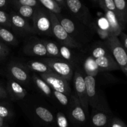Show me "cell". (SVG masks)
Here are the masks:
<instances>
[{"label":"cell","instance_id":"cell-11","mask_svg":"<svg viewBox=\"0 0 127 127\" xmlns=\"http://www.w3.org/2000/svg\"><path fill=\"white\" fill-rule=\"evenodd\" d=\"M69 116L78 124H84L86 121V114L76 95H71L69 101Z\"/></svg>","mask_w":127,"mask_h":127},{"label":"cell","instance_id":"cell-18","mask_svg":"<svg viewBox=\"0 0 127 127\" xmlns=\"http://www.w3.org/2000/svg\"><path fill=\"white\" fill-rule=\"evenodd\" d=\"M83 71L84 74L90 76L95 77L100 71L95 59L91 56L87 57L83 62Z\"/></svg>","mask_w":127,"mask_h":127},{"label":"cell","instance_id":"cell-30","mask_svg":"<svg viewBox=\"0 0 127 127\" xmlns=\"http://www.w3.org/2000/svg\"><path fill=\"white\" fill-rule=\"evenodd\" d=\"M52 93H53L55 97L57 99V100L62 105H64V106L69 105V101H70V97L68 95H66L64 93H60V92L57 91L55 90H53Z\"/></svg>","mask_w":127,"mask_h":127},{"label":"cell","instance_id":"cell-7","mask_svg":"<svg viewBox=\"0 0 127 127\" xmlns=\"http://www.w3.org/2000/svg\"><path fill=\"white\" fill-rule=\"evenodd\" d=\"M66 8L83 24L89 26L92 22L89 10L80 0H65Z\"/></svg>","mask_w":127,"mask_h":127},{"label":"cell","instance_id":"cell-33","mask_svg":"<svg viewBox=\"0 0 127 127\" xmlns=\"http://www.w3.org/2000/svg\"><path fill=\"white\" fill-rule=\"evenodd\" d=\"M9 54V49L7 45L0 40V63L4 62Z\"/></svg>","mask_w":127,"mask_h":127},{"label":"cell","instance_id":"cell-29","mask_svg":"<svg viewBox=\"0 0 127 127\" xmlns=\"http://www.w3.org/2000/svg\"><path fill=\"white\" fill-rule=\"evenodd\" d=\"M10 3L12 5L27 6L33 7H38L41 6L38 0H11Z\"/></svg>","mask_w":127,"mask_h":127},{"label":"cell","instance_id":"cell-4","mask_svg":"<svg viewBox=\"0 0 127 127\" xmlns=\"http://www.w3.org/2000/svg\"><path fill=\"white\" fill-rule=\"evenodd\" d=\"M42 62L47 64L54 73L61 76L68 81H70L74 75V64L62 58L48 57L41 59Z\"/></svg>","mask_w":127,"mask_h":127},{"label":"cell","instance_id":"cell-44","mask_svg":"<svg viewBox=\"0 0 127 127\" xmlns=\"http://www.w3.org/2000/svg\"></svg>","mask_w":127,"mask_h":127},{"label":"cell","instance_id":"cell-23","mask_svg":"<svg viewBox=\"0 0 127 127\" xmlns=\"http://www.w3.org/2000/svg\"><path fill=\"white\" fill-rule=\"evenodd\" d=\"M41 40L45 46L48 57L61 58L58 43L55 42H52V41L42 39Z\"/></svg>","mask_w":127,"mask_h":127},{"label":"cell","instance_id":"cell-15","mask_svg":"<svg viewBox=\"0 0 127 127\" xmlns=\"http://www.w3.org/2000/svg\"><path fill=\"white\" fill-rule=\"evenodd\" d=\"M100 71H110L120 69L112 53L95 59Z\"/></svg>","mask_w":127,"mask_h":127},{"label":"cell","instance_id":"cell-6","mask_svg":"<svg viewBox=\"0 0 127 127\" xmlns=\"http://www.w3.org/2000/svg\"><path fill=\"white\" fill-rule=\"evenodd\" d=\"M115 62L127 78V54L122 46L119 37L111 35L105 41Z\"/></svg>","mask_w":127,"mask_h":127},{"label":"cell","instance_id":"cell-2","mask_svg":"<svg viewBox=\"0 0 127 127\" xmlns=\"http://www.w3.org/2000/svg\"><path fill=\"white\" fill-rule=\"evenodd\" d=\"M34 33L43 35H53L52 22L49 11L43 6L37 7L32 17Z\"/></svg>","mask_w":127,"mask_h":127},{"label":"cell","instance_id":"cell-36","mask_svg":"<svg viewBox=\"0 0 127 127\" xmlns=\"http://www.w3.org/2000/svg\"><path fill=\"white\" fill-rule=\"evenodd\" d=\"M110 127H127V126L120 119L114 118L110 121Z\"/></svg>","mask_w":127,"mask_h":127},{"label":"cell","instance_id":"cell-40","mask_svg":"<svg viewBox=\"0 0 127 127\" xmlns=\"http://www.w3.org/2000/svg\"><path fill=\"white\" fill-rule=\"evenodd\" d=\"M7 96L8 95L6 89L1 84H0V99H5L7 98Z\"/></svg>","mask_w":127,"mask_h":127},{"label":"cell","instance_id":"cell-35","mask_svg":"<svg viewBox=\"0 0 127 127\" xmlns=\"http://www.w3.org/2000/svg\"><path fill=\"white\" fill-rule=\"evenodd\" d=\"M57 124L59 127H68L66 118L62 113H58L57 114Z\"/></svg>","mask_w":127,"mask_h":127},{"label":"cell","instance_id":"cell-39","mask_svg":"<svg viewBox=\"0 0 127 127\" xmlns=\"http://www.w3.org/2000/svg\"><path fill=\"white\" fill-rule=\"evenodd\" d=\"M10 1L9 0H0V10L4 11L8 7Z\"/></svg>","mask_w":127,"mask_h":127},{"label":"cell","instance_id":"cell-9","mask_svg":"<svg viewBox=\"0 0 127 127\" xmlns=\"http://www.w3.org/2000/svg\"><path fill=\"white\" fill-rule=\"evenodd\" d=\"M39 76L47 82L52 89L64 93L68 96L71 95V88L69 83L64 78L54 72L39 74Z\"/></svg>","mask_w":127,"mask_h":127},{"label":"cell","instance_id":"cell-24","mask_svg":"<svg viewBox=\"0 0 127 127\" xmlns=\"http://www.w3.org/2000/svg\"><path fill=\"white\" fill-rule=\"evenodd\" d=\"M15 12H17L18 14L22 16L26 19H32L35 11L37 7H31L27 6H21V5H12Z\"/></svg>","mask_w":127,"mask_h":127},{"label":"cell","instance_id":"cell-32","mask_svg":"<svg viewBox=\"0 0 127 127\" xmlns=\"http://www.w3.org/2000/svg\"><path fill=\"white\" fill-rule=\"evenodd\" d=\"M98 3L102 9H107L112 11L117 16V12L114 5V0H98Z\"/></svg>","mask_w":127,"mask_h":127},{"label":"cell","instance_id":"cell-27","mask_svg":"<svg viewBox=\"0 0 127 127\" xmlns=\"http://www.w3.org/2000/svg\"><path fill=\"white\" fill-rule=\"evenodd\" d=\"M41 6L55 14H61L62 8L54 0H38Z\"/></svg>","mask_w":127,"mask_h":127},{"label":"cell","instance_id":"cell-22","mask_svg":"<svg viewBox=\"0 0 127 127\" xmlns=\"http://www.w3.org/2000/svg\"><path fill=\"white\" fill-rule=\"evenodd\" d=\"M111 53L109 47L105 42L104 43H98L93 47L91 52V56L94 59H97L100 57L107 55Z\"/></svg>","mask_w":127,"mask_h":127},{"label":"cell","instance_id":"cell-17","mask_svg":"<svg viewBox=\"0 0 127 127\" xmlns=\"http://www.w3.org/2000/svg\"><path fill=\"white\" fill-rule=\"evenodd\" d=\"M24 64L28 68L29 70L33 71L38 74H45L53 72L47 64L42 61H29Z\"/></svg>","mask_w":127,"mask_h":127},{"label":"cell","instance_id":"cell-16","mask_svg":"<svg viewBox=\"0 0 127 127\" xmlns=\"http://www.w3.org/2000/svg\"><path fill=\"white\" fill-rule=\"evenodd\" d=\"M114 2L117 17L124 30L127 25V0H114Z\"/></svg>","mask_w":127,"mask_h":127},{"label":"cell","instance_id":"cell-28","mask_svg":"<svg viewBox=\"0 0 127 127\" xmlns=\"http://www.w3.org/2000/svg\"><path fill=\"white\" fill-rule=\"evenodd\" d=\"M58 45H59L61 58L69 62V63L74 64L73 63V53H72L71 51L70 48L64 45L61 44V43H58Z\"/></svg>","mask_w":127,"mask_h":127},{"label":"cell","instance_id":"cell-1","mask_svg":"<svg viewBox=\"0 0 127 127\" xmlns=\"http://www.w3.org/2000/svg\"><path fill=\"white\" fill-rule=\"evenodd\" d=\"M84 80L86 86L88 103L94 110L110 114L111 113L107 100L100 89L97 88L95 77L84 74Z\"/></svg>","mask_w":127,"mask_h":127},{"label":"cell","instance_id":"cell-38","mask_svg":"<svg viewBox=\"0 0 127 127\" xmlns=\"http://www.w3.org/2000/svg\"><path fill=\"white\" fill-rule=\"evenodd\" d=\"M11 115L9 110L6 107L0 105V117L2 119L9 118Z\"/></svg>","mask_w":127,"mask_h":127},{"label":"cell","instance_id":"cell-13","mask_svg":"<svg viewBox=\"0 0 127 127\" xmlns=\"http://www.w3.org/2000/svg\"><path fill=\"white\" fill-rule=\"evenodd\" d=\"M6 91L7 95L13 100H21L27 94V91L20 83L12 79L7 80L6 84Z\"/></svg>","mask_w":127,"mask_h":127},{"label":"cell","instance_id":"cell-19","mask_svg":"<svg viewBox=\"0 0 127 127\" xmlns=\"http://www.w3.org/2000/svg\"><path fill=\"white\" fill-rule=\"evenodd\" d=\"M109 118L108 113L94 110L91 115L92 124L95 127H104L107 125Z\"/></svg>","mask_w":127,"mask_h":127},{"label":"cell","instance_id":"cell-12","mask_svg":"<svg viewBox=\"0 0 127 127\" xmlns=\"http://www.w3.org/2000/svg\"><path fill=\"white\" fill-rule=\"evenodd\" d=\"M23 52L31 56H48L45 46L41 40L33 38L28 40L23 47Z\"/></svg>","mask_w":127,"mask_h":127},{"label":"cell","instance_id":"cell-42","mask_svg":"<svg viewBox=\"0 0 127 127\" xmlns=\"http://www.w3.org/2000/svg\"><path fill=\"white\" fill-rule=\"evenodd\" d=\"M2 123H3V119H2L1 117H0V127H2Z\"/></svg>","mask_w":127,"mask_h":127},{"label":"cell","instance_id":"cell-21","mask_svg":"<svg viewBox=\"0 0 127 127\" xmlns=\"http://www.w3.org/2000/svg\"><path fill=\"white\" fill-rule=\"evenodd\" d=\"M31 80L33 81V83L38 89H39L47 97H51L53 94L52 89L45 81L42 78L38 76L37 74H33L31 77Z\"/></svg>","mask_w":127,"mask_h":127},{"label":"cell","instance_id":"cell-14","mask_svg":"<svg viewBox=\"0 0 127 127\" xmlns=\"http://www.w3.org/2000/svg\"><path fill=\"white\" fill-rule=\"evenodd\" d=\"M103 10L105 12V17L107 21L109 32L112 35L119 37L120 33L123 32V29L117 17L112 11H109L107 9Z\"/></svg>","mask_w":127,"mask_h":127},{"label":"cell","instance_id":"cell-43","mask_svg":"<svg viewBox=\"0 0 127 127\" xmlns=\"http://www.w3.org/2000/svg\"><path fill=\"white\" fill-rule=\"evenodd\" d=\"M92 1L95 3H98V0H92Z\"/></svg>","mask_w":127,"mask_h":127},{"label":"cell","instance_id":"cell-37","mask_svg":"<svg viewBox=\"0 0 127 127\" xmlns=\"http://www.w3.org/2000/svg\"><path fill=\"white\" fill-rule=\"evenodd\" d=\"M119 37V41L127 54V34L122 32Z\"/></svg>","mask_w":127,"mask_h":127},{"label":"cell","instance_id":"cell-34","mask_svg":"<svg viewBox=\"0 0 127 127\" xmlns=\"http://www.w3.org/2000/svg\"><path fill=\"white\" fill-rule=\"evenodd\" d=\"M94 28H95V30L97 33L98 35L100 37L101 39L104 40H107L110 38V36L112 35L109 30L102 29L99 27L98 26H94Z\"/></svg>","mask_w":127,"mask_h":127},{"label":"cell","instance_id":"cell-31","mask_svg":"<svg viewBox=\"0 0 127 127\" xmlns=\"http://www.w3.org/2000/svg\"><path fill=\"white\" fill-rule=\"evenodd\" d=\"M0 26L7 29L11 28L9 14L2 10H0Z\"/></svg>","mask_w":127,"mask_h":127},{"label":"cell","instance_id":"cell-26","mask_svg":"<svg viewBox=\"0 0 127 127\" xmlns=\"http://www.w3.org/2000/svg\"><path fill=\"white\" fill-rule=\"evenodd\" d=\"M35 112L37 116L45 122L51 123L53 121L54 117L52 113L43 107L38 106L36 107Z\"/></svg>","mask_w":127,"mask_h":127},{"label":"cell","instance_id":"cell-45","mask_svg":"<svg viewBox=\"0 0 127 127\" xmlns=\"http://www.w3.org/2000/svg\"><path fill=\"white\" fill-rule=\"evenodd\" d=\"M9 1H11V0H9Z\"/></svg>","mask_w":127,"mask_h":127},{"label":"cell","instance_id":"cell-5","mask_svg":"<svg viewBox=\"0 0 127 127\" xmlns=\"http://www.w3.org/2000/svg\"><path fill=\"white\" fill-rule=\"evenodd\" d=\"M73 83L76 95L79 99L86 114L89 112V103L84 71L79 66H76L73 75Z\"/></svg>","mask_w":127,"mask_h":127},{"label":"cell","instance_id":"cell-8","mask_svg":"<svg viewBox=\"0 0 127 127\" xmlns=\"http://www.w3.org/2000/svg\"><path fill=\"white\" fill-rule=\"evenodd\" d=\"M7 72L11 79L18 82L21 85H27L31 80L29 70L24 64L11 62L7 66Z\"/></svg>","mask_w":127,"mask_h":127},{"label":"cell","instance_id":"cell-3","mask_svg":"<svg viewBox=\"0 0 127 127\" xmlns=\"http://www.w3.org/2000/svg\"><path fill=\"white\" fill-rule=\"evenodd\" d=\"M52 22L53 35L56 37L61 44L64 45L70 48H81L82 45L69 35L60 23L57 15L49 12Z\"/></svg>","mask_w":127,"mask_h":127},{"label":"cell","instance_id":"cell-20","mask_svg":"<svg viewBox=\"0 0 127 127\" xmlns=\"http://www.w3.org/2000/svg\"><path fill=\"white\" fill-rule=\"evenodd\" d=\"M0 40L6 45L16 46L19 43L16 35L9 29L0 26Z\"/></svg>","mask_w":127,"mask_h":127},{"label":"cell","instance_id":"cell-10","mask_svg":"<svg viewBox=\"0 0 127 127\" xmlns=\"http://www.w3.org/2000/svg\"><path fill=\"white\" fill-rule=\"evenodd\" d=\"M9 14L11 22V28L13 29L15 32L22 35L34 33L33 27L29 24L27 19L15 11H11Z\"/></svg>","mask_w":127,"mask_h":127},{"label":"cell","instance_id":"cell-41","mask_svg":"<svg viewBox=\"0 0 127 127\" xmlns=\"http://www.w3.org/2000/svg\"><path fill=\"white\" fill-rule=\"evenodd\" d=\"M62 8H66L65 0H54Z\"/></svg>","mask_w":127,"mask_h":127},{"label":"cell","instance_id":"cell-25","mask_svg":"<svg viewBox=\"0 0 127 127\" xmlns=\"http://www.w3.org/2000/svg\"><path fill=\"white\" fill-rule=\"evenodd\" d=\"M57 16L60 23L69 35H71V34L74 33L76 31V26L71 20L69 19L68 17H64L61 14H57Z\"/></svg>","mask_w":127,"mask_h":127}]
</instances>
